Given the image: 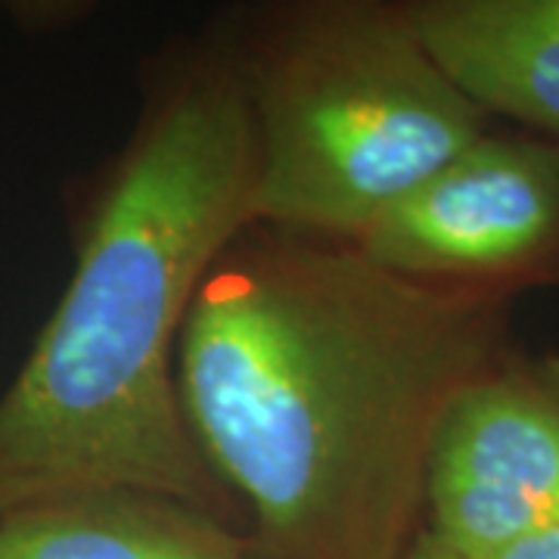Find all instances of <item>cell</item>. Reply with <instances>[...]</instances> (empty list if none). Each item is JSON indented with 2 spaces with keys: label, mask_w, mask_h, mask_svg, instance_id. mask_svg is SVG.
<instances>
[{
  "label": "cell",
  "mask_w": 559,
  "mask_h": 559,
  "mask_svg": "<svg viewBox=\"0 0 559 559\" xmlns=\"http://www.w3.org/2000/svg\"><path fill=\"white\" fill-rule=\"evenodd\" d=\"M513 301L252 224L202 280L178 395L259 559H399L454 401L513 352Z\"/></svg>",
  "instance_id": "obj_1"
},
{
  "label": "cell",
  "mask_w": 559,
  "mask_h": 559,
  "mask_svg": "<svg viewBox=\"0 0 559 559\" xmlns=\"http://www.w3.org/2000/svg\"><path fill=\"white\" fill-rule=\"evenodd\" d=\"M255 150L230 32L165 62L97 180L60 305L0 395V516L138 491L240 520L187 429L178 345L221 252L252 227Z\"/></svg>",
  "instance_id": "obj_2"
},
{
  "label": "cell",
  "mask_w": 559,
  "mask_h": 559,
  "mask_svg": "<svg viewBox=\"0 0 559 559\" xmlns=\"http://www.w3.org/2000/svg\"><path fill=\"white\" fill-rule=\"evenodd\" d=\"M227 32L252 124V224L358 240L491 131L404 3H280Z\"/></svg>",
  "instance_id": "obj_3"
},
{
  "label": "cell",
  "mask_w": 559,
  "mask_h": 559,
  "mask_svg": "<svg viewBox=\"0 0 559 559\" xmlns=\"http://www.w3.org/2000/svg\"><path fill=\"white\" fill-rule=\"evenodd\" d=\"M352 246L451 293L513 301L559 286V143L491 128Z\"/></svg>",
  "instance_id": "obj_4"
},
{
  "label": "cell",
  "mask_w": 559,
  "mask_h": 559,
  "mask_svg": "<svg viewBox=\"0 0 559 559\" xmlns=\"http://www.w3.org/2000/svg\"><path fill=\"white\" fill-rule=\"evenodd\" d=\"M423 528L463 559L559 528V355L513 348L454 401L426 469Z\"/></svg>",
  "instance_id": "obj_5"
},
{
  "label": "cell",
  "mask_w": 559,
  "mask_h": 559,
  "mask_svg": "<svg viewBox=\"0 0 559 559\" xmlns=\"http://www.w3.org/2000/svg\"><path fill=\"white\" fill-rule=\"evenodd\" d=\"M419 40L488 119L559 143V0H407Z\"/></svg>",
  "instance_id": "obj_6"
},
{
  "label": "cell",
  "mask_w": 559,
  "mask_h": 559,
  "mask_svg": "<svg viewBox=\"0 0 559 559\" xmlns=\"http://www.w3.org/2000/svg\"><path fill=\"white\" fill-rule=\"evenodd\" d=\"M0 559H259L237 525L178 500L84 491L0 516Z\"/></svg>",
  "instance_id": "obj_7"
},
{
  "label": "cell",
  "mask_w": 559,
  "mask_h": 559,
  "mask_svg": "<svg viewBox=\"0 0 559 559\" xmlns=\"http://www.w3.org/2000/svg\"><path fill=\"white\" fill-rule=\"evenodd\" d=\"M488 559H559V528L520 540V544H513V547H507V550H500Z\"/></svg>",
  "instance_id": "obj_8"
},
{
  "label": "cell",
  "mask_w": 559,
  "mask_h": 559,
  "mask_svg": "<svg viewBox=\"0 0 559 559\" xmlns=\"http://www.w3.org/2000/svg\"><path fill=\"white\" fill-rule=\"evenodd\" d=\"M399 559H463L460 554H454L444 540H439L432 532H419L417 538L411 540V547L401 554Z\"/></svg>",
  "instance_id": "obj_9"
}]
</instances>
